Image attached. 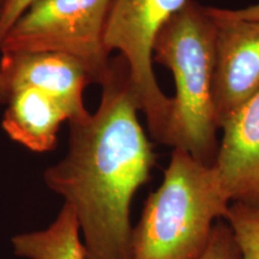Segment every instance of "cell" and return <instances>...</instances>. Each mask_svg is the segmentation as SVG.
<instances>
[{"label":"cell","instance_id":"obj_1","mask_svg":"<svg viewBox=\"0 0 259 259\" xmlns=\"http://www.w3.org/2000/svg\"><path fill=\"white\" fill-rule=\"evenodd\" d=\"M100 85L95 113L69 121L67 153L44 180L76 213L84 259H132L131 203L150 180L156 154L120 56Z\"/></svg>","mask_w":259,"mask_h":259},{"label":"cell","instance_id":"obj_2","mask_svg":"<svg viewBox=\"0 0 259 259\" xmlns=\"http://www.w3.org/2000/svg\"><path fill=\"white\" fill-rule=\"evenodd\" d=\"M153 61L167 67L176 83L162 144L212 166L220 127L213 103L215 23L208 6L189 0L157 34Z\"/></svg>","mask_w":259,"mask_h":259},{"label":"cell","instance_id":"obj_3","mask_svg":"<svg viewBox=\"0 0 259 259\" xmlns=\"http://www.w3.org/2000/svg\"><path fill=\"white\" fill-rule=\"evenodd\" d=\"M231 204L215 164L173 149L161 185L132 229V259H199Z\"/></svg>","mask_w":259,"mask_h":259},{"label":"cell","instance_id":"obj_4","mask_svg":"<svg viewBox=\"0 0 259 259\" xmlns=\"http://www.w3.org/2000/svg\"><path fill=\"white\" fill-rule=\"evenodd\" d=\"M113 0H35L0 44L2 53L54 52L78 60L92 84L111 70L105 45Z\"/></svg>","mask_w":259,"mask_h":259},{"label":"cell","instance_id":"obj_5","mask_svg":"<svg viewBox=\"0 0 259 259\" xmlns=\"http://www.w3.org/2000/svg\"><path fill=\"white\" fill-rule=\"evenodd\" d=\"M189 0H113L107 19V51L118 52L127 64L139 111L145 116L149 135L163 143L171 99L162 92L153 67V47L157 34Z\"/></svg>","mask_w":259,"mask_h":259},{"label":"cell","instance_id":"obj_6","mask_svg":"<svg viewBox=\"0 0 259 259\" xmlns=\"http://www.w3.org/2000/svg\"><path fill=\"white\" fill-rule=\"evenodd\" d=\"M208 8L215 23L213 103L221 130L259 92V22Z\"/></svg>","mask_w":259,"mask_h":259},{"label":"cell","instance_id":"obj_7","mask_svg":"<svg viewBox=\"0 0 259 259\" xmlns=\"http://www.w3.org/2000/svg\"><path fill=\"white\" fill-rule=\"evenodd\" d=\"M0 74L8 95L18 88H35L53 96L66 107L71 120L89 114L84 106V89L92 84L83 65L74 58L54 52L2 53Z\"/></svg>","mask_w":259,"mask_h":259},{"label":"cell","instance_id":"obj_8","mask_svg":"<svg viewBox=\"0 0 259 259\" xmlns=\"http://www.w3.org/2000/svg\"><path fill=\"white\" fill-rule=\"evenodd\" d=\"M215 167L232 203L259 208V92L221 127Z\"/></svg>","mask_w":259,"mask_h":259},{"label":"cell","instance_id":"obj_9","mask_svg":"<svg viewBox=\"0 0 259 259\" xmlns=\"http://www.w3.org/2000/svg\"><path fill=\"white\" fill-rule=\"evenodd\" d=\"M71 115L63 103L35 88H18L8 95L2 126L16 143L32 153H48L58 143V134Z\"/></svg>","mask_w":259,"mask_h":259},{"label":"cell","instance_id":"obj_10","mask_svg":"<svg viewBox=\"0 0 259 259\" xmlns=\"http://www.w3.org/2000/svg\"><path fill=\"white\" fill-rule=\"evenodd\" d=\"M15 253L28 259H84L76 213L67 203L44 231L18 234L11 239Z\"/></svg>","mask_w":259,"mask_h":259},{"label":"cell","instance_id":"obj_11","mask_svg":"<svg viewBox=\"0 0 259 259\" xmlns=\"http://www.w3.org/2000/svg\"><path fill=\"white\" fill-rule=\"evenodd\" d=\"M225 221L234 233L242 259H259V208L232 203Z\"/></svg>","mask_w":259,"mask_h":259},{"label":"cell","instance_id":"obj_12","mask_svg":"<svg viewBox=\"0 0 259 259\" xmlns=\"http://www.w3.org/2000/svg\"><path fill=\"white\" fill-rule=\"evenodd\" d=\"M199 259H242L234 233L225 220L215 223L208 247Z\"/></svg>","mask_w":259,"mask_h":259},{"label":"cell","instance_id":"obj_13","mask_svg":"<svg viewBox=\"0 0 259 259\" xmlns=\"http://www.w3.org/2000/svg\"><path fill=\"white\" fill-rule=\"evenodd\" d=\"M34 2L35 0H5V4L0 9V44L12 25Z\"/></svg>","mask_w":259,"mask_h":259},{"label":"cell","instance_id":"obj_14","mask_svg":"<svg viewBox=\"0 0 259 259\" xmlns=\"http://www.w3.org/2000/svg\"><path fill=\"white\" fill-rule=\"evenodd\" d=\"M228 12L233 17L259 22V3L241 9H228Z\"/></svg>","mask_w":259,"mask_h":259},{"label":"cell","instance_id":"obj_15","mask_svg":"<svg viewBox=\"0 0 259 259\" xmlns=\"http://www.w3.org/2000/svg\"><path fill=\"white\" fill-rule=\"evenodd\" d=\"M8 101V90H6L4 79L0 74V105H4Z\"/></svg>","mask_w":259,"mask_h":259},{"label":"cell","instance_id":"obj_16","mask_svg":"<svg viewBox=\"0 0 259 259\" xmlns=\"http://www.w3.org/2000/svg\"><path fill=\"white\" fill-rule=\"evenodd\" d=\"M5 4V0H0V9L3 8V5Z\"/></svg>","mask_w":259,"mask_h":259}]
</instances>
